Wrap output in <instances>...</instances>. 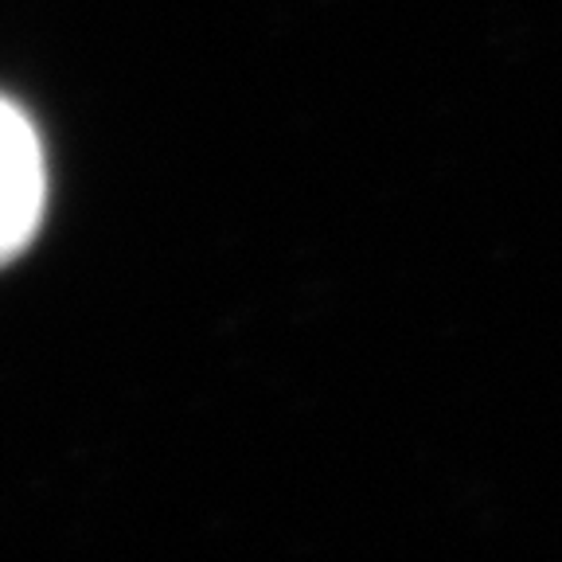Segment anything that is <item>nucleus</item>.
<instances>
[{"mask_svg": "<svg viewBox=\"0 0 562 562\" xmlns=\"http://www.w3.org/2000/svg\"><path fill=\"white\" fill-rule=\"evenodd\" d=\"M44 200L47 165L40 133L16 102L0 98V266L32 243Z\"/></svg>", "mask_w": 562, "mask_h": 562, "instance_id": "1", "label": "nucleus"}]
</instances>
